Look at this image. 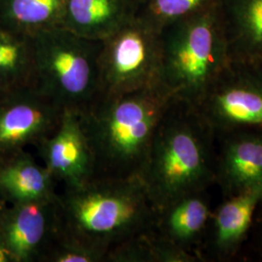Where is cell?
<instances>
[{
    "instance_id": "obj_1",
    "label": "cell",
    "mask_w": 262,
    "mask_h": 262,
    "mask_svg": "<svg viewBox=\"0 0 262 262\" xmlns=\"http://www.w3.org/2000/svg\"><path fill=\"white\" fill-rule=\"evenodd\" d=\"M174 97L162 85L98 95L79 113L94 159V177H140L159 122Z\"/></svg>"
},
{
    "instance_id": "obj_2",
    "label": "cell",
    "mask_w": 262,
    "mask_h": 262,
    "mask_svg": "<svg viewBox=\"0 0 262 262\" xmlns=\"http://www.w3.org/2000/svg\"><path fill=\"white\" fill-rule=\"evenodd\" d=\"M157 213L140 177L93 178L56 197V230L106 253L152 228Z\"/></svg>"
},
{
    "instance_id": "obj_3",
    "label": "cell",
    "mask_w": 262,
    "mask_h": 262,
    "mask_svg": "<svg viewBox=\"0 0 262 262\" xmlns=\"http://www.w3.org/2000/svg\"><path fill=\"white\" fill-rule=\"evenodd\" d=\"M215 133L196 110L173 99L159 122L140 178L157 212L215 180Z\"/></svg>"
},
{
    "instance_id": "obj_4",
    "label": "cell",
    "mask_w": 262,
    "mask_h": 262,
    "mask_svg": "<svg viewBox=\"0 0 262 262\" xmlns=\"http://www.w3.org/2000/svg\"><path fill=\"white\" fill-rule=\"evenodd\" d=\"M160 84L195 107L229 61L217 0L159 30Z\"/></svg>"
},
{
    "instance_id": "obj_5",
    "label": "cell",
    "mask_w": 262,
    "mask_h": 262,
    "mask_svg": "<svg viewBox=\"0 0 262 262\" xmlns=\"http://www.w3.org/2000/svg\"><path fill=\"white\" fill-rule=\"evenodd\" d=\"M34 88L64 110L84 111L99 95L102 41L76 35L62 27L31 36Z\"/></svg>"
},
{
    "instance_id": "obj_6",
    "label": "cell",
    "mask_w": 262,
    "mask_h": 262,
    "mask_svg": "<svg viewBox=\"0 0 262 262\" xmlns=\"http://www.w3.org/2000/svg\"><path fill=\"white\" fill-rule=\"evenodd\" d=\"M159 30L130 15L102 40L100 95L128 94L160 84Z\"/></svg>"
},
{
    "instance_id": "obj_7",
    "label": "cell",
    "mask_w": 262,
    "mask_h": 262,
    "mask_svg": "<svg viewBox=\"0 0 262 262\" xmlns=\"http://www.w3.org/2000/svg\"><path fill=\"white\" fill-rule=\"evenodd\" d=\"M193 108L215 134L262 131V62L229 60Z\"/></svg>"
},
{
    "instance_id": "obj_8",
    "label": "cell",
    "mask_w": 262,
    "mask_h": 262,
    "mask_svg": "<svg viewBox=\"0 0 262 262\" xmlns=\"http://www.w3.org/2000/svg\"><path fill=\"white\" fill-rule=\"evenodd\" d=\"M64 109L28 88L0 98V160L37 147L60 122Z\"/></svg>"
},
{
    "instance_id": "obj_9",
    "label": "cell",
    "mask_w": 262,
    "mask_h": 262,
    "mask_svg": "<svg viewBox=\"0 0 262 262\" xmlns=\"http://www.w3.org/2000/svg\"><path fill=\"white\" fill-rule=\"evenodd\" d=\"M42 163L62 187L83 185L94 177V159L79 113L64 110L56 130L37 147Z\"/></svg>"
},
{
    "instance_id": "obj_10",
    "label": "cell",
    "mask_w": 262,
    "mask_h": 262,
    "mask_svg": "<svg viewBox=\"0 0 262 262\" xmlns=\"http://www.w3.org/2000/svg\"><path fill=\"white\" fill-rule=\"evenodd\" d=\"M56 197L10 204L1 214L0 240L13 261L39 262L56 229Z\"/></svg>"
},
{
    "instance_id": "obj_11",
    "label": "cell",
    "mask_w": 262,
    "mask_h": 262,
    "mask_svg": "<svg viewBox=\"0 0 262 262\" xmlns=\"http://www.w3.org/2000/svg\"><path fill=\"white\" fill-rule=\"evenodd\" d=\"M222 136L215 180L225 195L262 185V131H234Z\"/></svg>"
},
{
    "instance_id": "obj_12",
    "label": "cell",
    "mask_w": 262,
    "mask_h": 262,
    "mask_svg": "<svg viewBox=\"0 0 262 262\" xmlns=\"http://www.w3.org/2000/svg\"><path fill=\"white\" fill-rule=\"evenodd\" d=\"M212 215L204 190L191 193L159 210L154 231L167 243L198 253L196 247Z\"/></svg>"
},
{
    "instance_id": "obj_13",
    "label": "cell",
    "mask_w": 262,
    "mask_h": 262,
    "mask_svg": "<svg viewBox=\"0 0 262 262\" xmlns=\"http://www.w3.org/2000/svg\"><path fill=\"white\" fill-rule=\"evenodd\" d=\"M229 60L262 62V0H217Z\"/></svg>"
},
{
    "instance_id": "obj_14",
    "label": "cell",
    "mask_w": 262,
    "mask_h": 262,
    "mask_svg": "<svg viewBox=\"0 0 262 262\" xmlns=\"http://www.w3.org/2000/svg\"><path fill=\"white\" fill-rule=\"evenodd\" d=\"M57 182L27 150L0 160V190L8 204L55 198Z\"/></svg>"
},
{
    "instance_id": "obj_15",
    "label": "cell",
    "mask_w": 262,
    "mask_h": 262,
    "mask_svg": "<svg viewBox=\"0 0 262 262\" xmlns=\"http://www.w3.org/2000/svg\"><path fill=\"white\" fill-rule=\"evenodd\" d=\"M132 15L127 0H64L60 27L102 41Z\"/></svg>"
},
{
    "instance_id": "obj_16",
    "label": "cell",
    "mask_w": 262,
    "mask_h": 262,
    "mask_svg": "<svg viewBox=\"0 0 262 262\" xmlns=\"http://www.w3.org/2000/svg\"><path fill=\"white\" fill-rule=\"evenodd\" d=\"M262 202V185L227 197L212 215V246L220 256L234 253L248 233L256 208Z\"/></svg>"
},
{
    "instance_id": "obj_17",
    "label": "cell",
    "mask_w": 262,
    "mask_h": 262,
    "mask_svg": "<svg viewBox=\"0 0 262 262\" xmlns=\"http://www.w3.org/2000/svg\"><path fill=\"white\" fill-rule=\"evenodd\" d=\"M34 84L32 38L0 28V91L12 93Z\"/></svg>"
},
{
    "instance_id": "obj_18",
    "label": "cell",
    "mask_w": 262,
    "mask_h": 262,
    "mask_svg": "<svg viewBox=\"0 0 262 262\" xmlns=\"http://www.w3.org/2000/svg\"><path fill=\"white\" fill-rule=\"evenodd\" d=\"M64 0H0V28L28 36L60 27Z\"/></svg>"
},
{
    "instance_id": "obj_19",
    "label": "cell",
    "mask_w": 262,
    "mask_h": 262,
    "mask_svg": "<svg viewBox=\"0 0 262 262\" xmlns=\"http://www.w3.org/2000/svg\"><path fill=\"white\" fill-rule=\"evenodd\" d=\"M216 0H141L132 10V16L151 28H160L187 17Z\"/></svg>"
},
{
    "instance_id": "obj_20",
    "label": "cell",
    "mask_w": 262,
    "mask_h": 262,
    "mask_svg": "<svg viewBox=\"0 0 262 262\" xmlns=\"http://www.w3.org/2000/svg\"><path fill=\"white\" fill-rule=\"evenodd\" d=\"M107 253L55 229L39 262H106Z\"/></svg>"
},
{
    "instance_id": "obj_21",
    "label": "cell",
    "mask_w": 262,
    "mask_h": 262,
    "mask_svg": "<svg viewBox=\"0 0 262 262\" xmlns=\"http://www.w3.org/2000/svg\"><path fill=\"white\" fill-rule=\"evenodd\" d=\"M0 262H14L12 256L0 240Z\"/></svg>"
},
{
    "instance_id": "obj_22",
    "label": "cell",
    "mask_w": 262,
    "mask_h": 262,
    "mask_svg": "<svg viewBox=\"0 0 262 262\" xmlns=\"http://www.w3.org/2000/svg\"><path fill=\"white\" fill-rule=\"evenodd\" d=\"M8 205H9V204L7 203L6 199L4 198L3 194H2V192H1V190H0V215H1V214L4 212V210L7 208Z\"/></svg>"
},
{
    "instance_id": "obj_23",
    "label": "cell",
    "mask_w": 262,
    "mask_h": 262,
    "mask_svg": "<svg viewBox=\"0 0 262 262\" xmlns=\"http://www.w3.org/2000/svg\"><path fill=\"white\" fill-rule=\"evenodd\" d=\"M127 1L130 4L131 8L133 10V8L140 2L141 0H127Z\"/></svg>"
},
{
    "instance_id": "obj_24",
    "label": "cell",
    "mask_w": 262,
    "mask_h": 262,
    "mask_svg": "<svg viewBox=\"0 0 262 262\" xmlns=\"http://www.w3.org/2000/svg\"><path fill=\"white\" fill-rule=\"evenodd\" d=\"M6 94H8V93H4V92H1V91H0V98H2Z\"/></svg>"
}]
</instances>
